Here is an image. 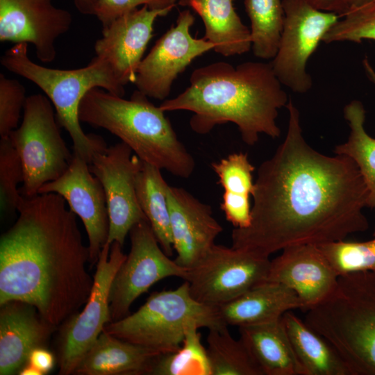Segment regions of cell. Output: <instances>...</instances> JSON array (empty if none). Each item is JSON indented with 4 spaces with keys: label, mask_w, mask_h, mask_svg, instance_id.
<instances>
[{
    "label": "cell",
    "mask_w": 375,
    "mask_h": 375,
    "mask_svg": "<svg viewBox=\"0 0 375 375\" xmlns=\"http://www.w3.org/2000/svg\"><path fill=\"white\" fill-rule=\"evenodd\" d=\"M285 107L287 133L258 169L251 223L231 233V247L266 257L290 246L343 240L369 227L362 212L369 192L356 163L312 148L292 99Z\"/></svg>",
    "instance_id": "obj_1"
},
{
    "label": "cell",
    "mask_w": 375,
    "mask_h": 375,
    "mask_svg": "<svg viewBox=\"0 0 375 375\" xmlns=\"http://www.w3.org/2000/svg\"><path fill=\"white\" fill-rule=\"evenodd\" d=\"M66 204L56 193L22 196L0 238V305L28 303L56 327L86 303L94 283L88 246Z\"/></svg>",
    "instance_id": "obj_2"
},
{
    "label": "cell",
    "mask_w": 375,
    "mask_h": 375,
    "mask_svg": "<svg viewBox=\"0 0 375 375\" xmlns=\"http://www.w3.org/2000/svg\"><path fill=\"white\" fill-rule=\"evenodd\" d=\"M281 85L271 62L249 61L234 67L216 62L194 69L189 87L159 106L165 112H192L190 128L201 135L232 122L244 142L253 145L260 134L280 136L276 118L289 100Z\"/></svg>",
    "instance_id": "obj_3"
},
{
    "label": "cell",
    "mask_w": 375,
    "mask_h": 375,
    "mask_svg": "<svg viewBox=\"0 0 375 375\" xmlns=\"http://www.w3.org/2000/svg\"><path fill=\"white\" fill-rule=\"evenodd\" d=\"M165 112L138 90L126 99L99 88L88 91L78 108L81 122L116 135L142 161L175 176L189 178L194 159Z\"/></svg>",
    "instance_id": "obj_4"
},
{
    "label": "cell",
    "mask_w": 375,
    "mask_h": 375,
    "mask_svg": "<svg viewBox=\"0 0 375 375\" xmlns=\"http://www.w3.org/2000/svg\"><path fill=\"white\" fill-rule=\"evenodd\" d=\"M305 322L337 351L350 375H375V271L338 276L331 294Z\"/></svg>",
    "instance_id": "obj_5"
},
{
    "label": "cell",
    "mask_w": 375,
    "mask_h": 375,
    "mask_svg": "<svg viewBox=\"0 0 375 375\" xmlns=\"http://www.w3.org/2000/svg\"><path fill=\"white\" fill-rule=\"evenodd\" d=\"M1 64L44 92L55 108L59 125L72 140L74 153L89 163L96 153L107 148L102 137L83 131L78 117L82 99L93 88H101L122 97L125 94V86L106 60L95 56L87 66L78 69L47 67L33 62L28 57V44L22 42L15 44L4 53Z\"/></svg>",
    "instance_id": "obj_6"
},
{
    "label": "cell",
    "mask_w": 375,
    "mask_h": 375,
    "mask_svg": "<svg viewBox=\"0 0 375 375\" xmlns=\"http://www.w3.org/2000/svg\"><path fill=\"white\" fill-rule=\"evenodd\" d=\"M192 326L208 330L228 326L218 307L197 301L184 281L174 290L153 292L137 311L107 324L103 331L161 354L177 350Z\"/></svg>",
    "instance_id": "obj_7"
},
{
    "label": "cell",
    "mask_w": 375,
    "mask_h": 375,
    "mask_svg": "<svg viewBox=\"0 0 375 375\" xmlns=\"http://www.w3.org/2000/svg\"><path fill=\"white\" fill-rule=\"evenodd\" d=\"M55 108L46 96L27 97L19 126L9 135L24 173L22 196L38 194L45 183L60 177L72 160L62 138Z\"/></svg>",
    "instance_id": "obj_8"
},
{
    "label": "cell",
    "mask_w": 375,
    "mask_h": 375,
    "mask_svg": "<svg viewBox=\"0 0 375 375\" xmlns=\"http://www.w3.org/2000/svg\"><path fill=\"white\" fill-rule=\"evenodd\" d=\"M126 255L117 242L101 249L89 298L82 310L60 326L58 338V365L60 375L74 374L77 365L92 347L105 326L111 322L109 293L112 280Z\"/></svg>",
    "instance_id": "obj_9"
},
{
    "label": "cell",
    "mask_w": 375,
    "mask_h": 375,
    "mask_svg": "<svg viewBox=\"0 0 375 375\" xmlns=\"http://www.w3.org/2000/svg\"><path fill=\"white\" fill-rule=\"evenodd\" d=\"M269 257L215 244L188 269L185 281L198 301L219 307L267 280Z\"/></svg>",
    "instance_id": "obj_10"
},
{
    "label": "cell",
    "mask_w": 375,
    "mask_h": 375,
    "mask_svg": "<svg viewBox=\"0 0 375 375\" xmlns=\"http://www.w3.org/2000/svg\"><path fill=\"white\" fill-rule=\"evenodd\" d=\"M284 22L271 65L282 85L296 93L312 86L307 63L330 28L339 20L335 12L317 9L307 0H282Z\"/></svg>",
    "instance_id": "obj_11"
},
{
    "label": "cell",
    "mask_w": 375,
    "mask_h": 375,
    "mask_svg": "<svg viewBox=\"0 0 375 375\" xmlns=\"http://www.w3.org/2000/svg\"><path fill=\"white\" fill-rule=\"evenodd\" d=\"M131 248L110 286L111 322L130 314L133 303L158 281L176 276L185 280L188 269L170 259L161 248L148 220L136 223L128 233Z\"/></svg>",
    "instance_id": "obj_12"
},
{
    "label": "cell",
    "mask_w": 375,
    "mask_h": 375,
    "mask_svg": "<svg viewBox=\"0 0 375 375\" xmlns=\"http://www.w3.org/2000/svg\"><path fill=\"white\" fill-rule=\"evenodd\" d=\"M142 161L121 142L96 153L89 162L91 172L101 182L106 194L109 216L106 244L122 247L131 228L147 219L136 194V178Z\"/></svg>",
    "instance_id": "obj_13"
},
{
    "label": "cell",
    "mask_w": 375,
    "mask_h": 375,
    "mask_svg": "<svg viewBox=\"0 0 375 375\" xmlns=\"http://www.w3.org/2000/svg\"><path fill=\"white\" fill-rule=\"evenodd\" d=\"M195 17L190 10L179 12L176 24L156 42L141 61L133 81L138 90L150 98L165 100L177 76L214 44L190 33Z\"/></svg>",
    "instance_id": "obj_14"
},
{
    "label": "cell",
    "mask_w": 375,
    "mask_h": 375,
    "mask_svg": "<svg viewBox=\"0 0 375 375\" xmlns=\"http://www.w3.org/2000/svg\"><path fill=\"white\" fill-rule=\"evenodd\" d=\"M53 0H0V41L31 43L42 62L56 58V42L72 25L71 13Z\"/></svg>",
    "instance_id": "obj_15"
},
{
    "label": "cell",
    "mask_w": 375,
    "mask_h": 375,
    "mask_svg": "<svg viewBox=\"0 0 375 375\" xmlns=\"http://www.w3.org/2000/svg\"><path fill=\"white\" fill-rule=\"evenodd\" d=\"M56 193L82 220L88 238L90 265L97 264L109 233V216L106 194L99 180L91 172L89 163L73 153L66 172L44 184L38 194Z\"/></svg>",
    "instance_id": "obj_16"
},
{
    "label": "cell",
    "mask_w": 375,
    "mask_h": 375,
    "mask_svg": "<svg viewBox=\"0 0 375 375\" xmlns=\"http://www.w3.org/2000/svg\"><path fill=\"white\" fill-rule=\"evenodd\" d=\"M172 8L151 9L143 6L121 15L102 28V36L94 44L96 56L109 64L124 86L135 80L153 37L155 21L167 15Z\"/></svg>",
    "instance_id": "obj_17"
},
{
    "label": "cell",
    "mask_w": 375,
    "mask_h": 375,
    "mask_svg": "<svg viewBox=\"0 0 375 375\" xmlns=\"http://www.w3.org/2000/svg\"><path fill=\"white\" fill-rule=\"evenodd\" d=\"M282 251L280 256L270 261L266 281L292 290L306 311L331 294L339 276L317 245L298 244Z\"/></svg>",
    "instance_id": "obj_18"
},
{
    "label": "cell",
    "mask_w": 375,
    "mask_h": 375,
    "mask_svg": "<svg viewBox=\"0 0 375 375\" xmlns=\"http://www.w3.org/2000/svg\"><path fill=\"white\" fill-rule=\"evenodd\" d=\"M167 199L175 261L189 269L215 244L223 228L210 206L184 188L169 185Z\"/></svg>",
    "instance_id": "obj_19"
},
{
    "label": "cell",
    "mask_w": 375,
    "mask_h": 375,
    "mask_svg": "<svg viewBox=\"0 0 375 375\" xmlns=\"http://www.w3.org/2000/svg\"><path fill=\"white\" fill-rule=\"evenodd\" d=\"M0 308V374H18L34 349L47 347L58 327L28 303L12 300Z\"/></svg>",
    "instance_id": "obj_20"
},
{
    "label": "cell",
    "mask_w": 375,
    "mask_h": 375,
    "mask_svg": "<svg viewBox=\"0 0 375 375\" xmlns=\"http://www.w3.org/2000/svg\"><path fill=\"white\" fill-rule=\"evenodd\" d=\"M297 294L284 285L265 281L218 307L227 325L243 326L278 320L293 309H303Z\"/></svg>",
    "instance_id": "obj_21"
},
{
    "label": "cell",
    "mask_w": 375,
    "mask_h": 375,
    "mask_svg": "<svg viewBox=\"0 0 375 375\" xmlns=\"http://www.w3.org/2000/svg\"><path fill=\"white\" fill-rule=\"evenodd\" d=\"M159 354L103 331L74 374L150 375L153 360Z\"/></svg>",
    "instance_id": "obj_22"
},
{
    "label": "cell",
    "mask_w": 375,
    "mask_h": 375,
    "mask_svg": "<svg viewBox=\"0 0 375 375\" xmlns=\"http://www.w3.org/2000/svg\"><path fill=\"white\" fill-rule=\"evenodd\" d=\"M234 0H178V5L192 8L201 18L205 40L224 56L242 55L251 49L250 29L243 24Z\"/></svg>",
    "instance_id": "obj_23"
},
{
    "label": "cell",
    "mask_w": 375,
    "mask_h": 375,
    "mask_svg": "<svg viewBox=\"0 0 375 375\" xmlns=\"http://www.w3.org/2000/svg\"><path fill=\"white\" fill-rule=\"evenodd\" d=\"M239 331L262 375H303L282 318L240 326Z\"/></svg>",
    "instance_id": "obj_24"
},
{
    "label": "cell",
    "mask_w": 375,
    "mask_h": 375,
    "mask_svg": "<svg viewBox=\"0 0 375 375\" xmlns=\"http://www.w3.org/2000/svg\"><path fill=\"white\" fill-rule=\"evenodd\" d=\"M224 189L220 208L228 222L236 228H244L251 223L250 197L254 190L252 173L255 167L247 153L229 154L211 165Z\"/></svg>",
    "instance_id": "obj_25"
},
{
    "label": "cell",
    "mask_w": 375,
    "mask_h": 375,
    "mask_svg": "<svg viewBox=\"0 0 375 375\" xmlns=\"http://www.w3.org/2000/svg\"><path fill=\"white\" fill-rule=\"evenodd\" d=\"M303 375H350L333 347L292 312L282 317Z\"/></svg>",
    "instance_id": "obj_26"
},
{
    "label": "cell",
    "mask_w": 375,
    "mask_h": 375,
    "mask_svg": "<svg viewBox=\"0 0 375 375\" xmlns=\"http://www.w3.org/2000/svg\"><path fill=\"white\" fill-rule=\"evenodd\" d=\"M160 169L142 161L136 178V194L139 205L165 253L173 254V240L167 191L169 185Z\"/></svg>",
    "instance_id": "obj_27"
},
{
    "label": "cell",
    "mask_w": 375,
    "mask_h": 375,
    "mask_svg": "<svg viewBox=\"0 0 375 375\" xmlns=\"http://www.w3.org/2000/svg\"><path fill=\"white\" fill-rule=\"evenodd\" d=\"M344 117L350 129L347 140L335 147L334 153L350 158L358 167L367 188V207L375 208V138L365 131V110L353 100L344 108Z\"/></svg>",
    "instance_id": "obj_28"
},
{
    "label": "cell",
    "mask_w": 375,
    "mask_h": 375,
    "mask_svg": "<svg viewBox=\"0 0 375 375\" xmlns=\"http://www.w3.org/2000/svg\"><path fill=\"white\" fill-rule=\"evenodd\" d=\"M251 22V49L255 56L273 59L276 54L284 22L282 0H244Z\"/></svg>",
    "instance_id": "obj_29"
},
{
    "label": "cell",
    "mask_w": 375,
    "mask_h": 375,
    "mask_svg": "<svg viewBox=\"0 0 375 375\" xmlns=\"http://www.w3.org/2000/svg\"><path fill=\"white\" fill-rule=\"evenodd\" d=\"M206 342L211 375H262L243 342L227 327L209 330Z\"/></svg>",
    "instance_id": "obj_30"
},
{
    "label": "cell",
    "mask_w": 375,
    "mask_h": 375,
    "mask_svg": "<svg viewBox=\"0 0 375 375\" xmlns=\"http://www.w3.org/2000/svg\"><path fill=\"white\" fill-rule=\"evenodd\" d=\"M199 329L196 326L190 327L177 350L158 355L150 375H211L207 349Z\"/></svg>",
    "instance_id": "obj_31"
},
{
    "label": "cell",
    "mask_w": 375,
    "mask_h": 375,
    "mask_svg": "<svg viewBox=\"0 0 375 375\" xmlns=\"http://www.w3.org/2000/svg\"><path fill=\"white\" fill-rule=\"evenodd\" d=\"M338 276L375 271V236L365 242H331L317 245Z\"/></svg>",
    "instance_id": "obj_32"
},
{
    "label": "cell",
    "mask_w": 375,
    "mask_h": 375,
    "mask_svg": "<svg viewBox=\"0 0 375 375\" xmlns=\"http://www.w3.org/2000/svg\"><path fill=\"white\" fill-rule=\"evenodd\" d=\"M364 40L375 41V0L349 8L326 33L322 42L360 43Z\"/></svg>",
    "instance_id": "obj_33"
},
{
    "label": "cell",
    "mask_w": 375,
    "mask_h": 375,
    "mask_svg": "<svg viewBox=\"0 0 375 375\" xmlns=\"http://www.w3.org/2000/svg\"><path fill=\"white\" fill-rule=\"evenodd\" d=\"M22 164L10 137L0 140V201L3 212L17 209L22 198L18 184L23 182Z\"/></svg>",
    "instance_id": "obj_34"
},
{
    "label": "cell",
    "mask_w": 375,
    "mask_h": 375,
    "mask_svg": "<svg viewBox=\"0 0 375 375\" xmlns=\"http://www.w3.org/2000/svg\"><path fill=\"white\" fill-rule=\"evenodd\" d=\"M27 97L17 80L0 74V136L8 137L19 126Z\"/></svg>",
    "instance_id": "obj_35"
},
{
    "label": "cell",
    "mask_w": 375,
    "mask_h": 375,
    "mask_svg": "<svg viewBox=\"0 0 375 375\" xmlns=\"http://www.w3.org/2000/svg\"><path fill=\"white\" fill-rule=\"evenodd\" d=\"M178 0H97L95 16L100 21L102 28L108 26L121 15L147 6L151 9L174 8Z\"/></svg>",
    "instance_id": "obj_36"
},
{
    "label": "cell",
    "mask_w": 375,
    "mask_h": 375,
    "mask_svg": "<svg viewBox=\"0 0 375 375\" xmlns=\"http://www.w3.org/2000/svg\"><path fill=\"white\" fill-rule=\"evenodd\" d=\"M28 363L46 374L54 367L55 357L47 347H39L31 352Z\"/></svg>",
    "instance_id": "obj_37"
},
{
    "label": "cell",
    "mask_w": 375,
    "mask_h": 375,
    "mask_svg": "<svg viewBox=\"0 0 375 375\" xmlns=\"http://www.w3.org/2000/svg\"><path fill=\"white\" fill-rule=\"evenodd\" d=\"M318 10L335 12L342 16L347 10V0H307Z\"/></svg>",
    "instance_id": "obj_38"
},
{
    "label": "cell",
    "mask_w": 375,
    "mask_h": 375,
    "mask_svg": "<svg viewBox=\"0 0 375 375\" xmlns=\"http://www.w3.org/2000/svg\"><path fill=\"white\" fill-rule=\"evenodd\" d=\"M77 10L83 15H94L97 0H74Z\"/></svg>",
    "instance_id": "obj_39"
},
{
    "label": "cell",
    "mask_w": 375,
    "mask_h": 375,
    "mask_svg": "<svg viewBox=\"0 0 375 375\" xmlns=\"http://www.w3.org/2000/svg\"><path fill=\"white\" fill-rule=\"evenodd\" d=\"M362 66L367 77L375 85V69L372 67L367 58H365L363 59Z\"/></svg>",
    "instance_id": "obj_40"
},
{
    "label": "cell",
    "mask_w": 375,
    "mask_h": 375,
    "mask_svg": "<svg viewBox=\"0 0 375 375\" xmlns=\"http://www.w3.org/2000/svg\"><path fill=\"white\" fill-rule=\"evenodd\" d=\"M19 375H43L37 368L27 363L19 372Z\"/></svg>",
    "instance_id": "obj_41"
},
{
    "label": "cell",
    "mask_w": 375,
    "mask_h": 375,
    "mask_svg": "<svg viewBox=\"0 0 375 375\" xmlns=\"http://www.w3.org/2000/svg\"><path fill=\"white\" fill-rule=\"evenodd\" d=\"M372 0H347L348 10L349 8L361 6L367 3Z\"/></svg>",
    "instance_id": "obj_42"
},
{
    "label": "cell",
    "mask_w": 375,
    "mask_h": 375,
    "mask_svg": "<svg viewBox=\"0 0 375 375\" xmlns=\"http://www.w3.org/2000/svg\"><path fill=\"white\" fill-rule=\"evenodd\" d=\"M374 236H375V227H374Z\"/></svg>",
    "instance_id": "obj_43"
}]
</instances>
